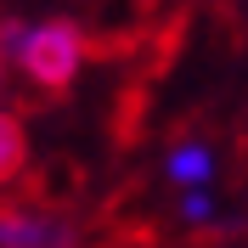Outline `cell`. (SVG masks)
<instances>
[{
  "label": "cell",
  "mask_w": 248,
  "mask_h": 248,
  "mask_svg": "<svg viewBox=\"0 0 248 248\" xmlns=\"http://www.w3.org/2000/svg\"><path fill=\"white\" fill-rule=\"evenodd\" d=\"M0 248H79V226L40 209V203H6L0 209Z\"/></svg>",
  "instance_id": "obj_2"
},
{
  "label": "cell",
  "mask_w": 248,
  "mask_h": 248,
  "mask_svg": "<svg viewBox=\"0 0 248 248\" xmlns=\"http://www.w3.org/2000/svg\"><path fill=\"white\" fill-rule=\"evenodd\" d=\"M23 158H29V141H23V124L12 113H0V186L12 181L23 170Z\"/></svg>",
  "instance_id": "obj_3"
},
{
  "label": "cell",
  "mask_w": 248,
  "mask_h": 248,
  "mask_svg": "<svg viewBox=\"0 0 248 248\" xmlns=\"http://www.w3.org/2000/svg\"><path fill=\"white\" fill-rule=\"evenodd\" d=\"M186 220H209V198H203V192L186 198Z\"/></svg>",
  "instance_id": "obj_5"
},
{
  "label": "cell",
  "mask_w": 248,
  "mask_h": 248,
  "mask_svg": "<svg viewBox=\"0 0 248 248\" xmlns=\"http://www.w3.org/2000/svg\"><path fill=\"white\" fill-rule=\"evenodd\" d=\"M12 46H17V62L29 68V79L46 91H68L85 62V34L74 23H40L29 34H12Z\"/></svg>",
  "instance_id": "obj_1"
},
{
  "label": "cell",
  "mask_w": 248,
  "mask_h": 248,
  "mask_svg": "<svg viewBox=\"0 0 248 248\" xmlns=\"http://www.w3.org/2000/svg\"><path fill=\"white\" fill-rule=\"evenodd\" d=\"M170 170L181 175V181H203V175H209V153H203V147H181Z\"/></svg>",
  "instance_id": "obj_4"
}]
</instances>
